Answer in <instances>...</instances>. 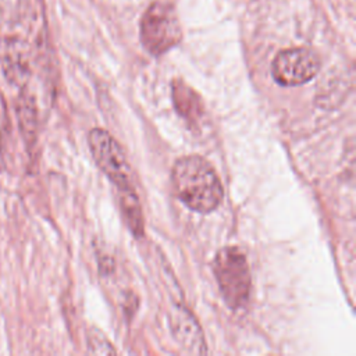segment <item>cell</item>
<instances>
[{"label": "cell", "instance_id": "1", "mask_svg": "<svg viewBox=\"0 0 356 356\" xmlns=\"http://www.w3.org/2000/svg\"><path fill=\"white\" fill-rule=\"evenodd\" d=\"M171 182L178 199L191 210L210 213L224 197V189L211 164L197 154L178 159L171 171Z\"/></svg>", "mask_w": 356, "mask_h": 356}, {"label": "cell", "instance_id": "2", "mask_svg": "<svg viewBox=\"0 0 356 356\" xmlns=\"http://www.w3.org/2000/svg\"><path fill=\"white\" fill-rule=\"evenodd\" d=\"M213 271L227 306L232 310L243 307L249 300L252 288L245 253L236 246L220 249L213 261Z\"/></svg>", "mask_w": 356, "mask_h": 356}, {"label": "cell", "instance_id": "3", "mask_svg": "<svg viewBox=\"0 0 356 356\" xmlns=\"http://www.w3.org/2000/svg\"><path fill=\"white\" fill-rule=\"evenodd\" d=\"M143 47L153 56H161L181 42L182 31L172 4L154 1L143 13L139 28Z\"/></svg>", "mask_w": 356, "mask_h": 356}, {"label": "cell", "instance_id": "4", "mask_svg": "<svg viewBox=\"0 0 356 356\" xmlns=\"http://www.w3.org/2000/svg\"><path fill=\"white\" fill-rule=\"evenodd\" d=\"M89 149L97 167L118 189L132 188L131 165L120 143L102 128H93L88 135Z\"/></svg>", "mask_w": 356, "mask_h": 356}, {"label": "cell", "instance_id": "5", "mask_svg": "<svg viewBox=\"0 0 356 356\" xmlns=\"http://www.w3.org/2000/svg\"><path fill=\"white\" fill-rule=\"evenodd\" d=\"M321 61L316 51L307 47L281 50L271 63L274 81L281 86H299L313 79L320 71Z\"/></svg>", "mask_w": 356, "mask_h": 356}, {"label": "cell", "instance_id": "6", "mask_svg": "<svg viewBox=\"0 0 356 356\" xmlns=\"http://www.w3.org/2000/svg\"><path fill=\"white\" fill-rule=\"evenodd\" d=\"M174 338L191 353H206V343L202 330L193 316L184 307L178 306L170 318Z\"/></svg>", "mask_w": 356, "mask_h": 356}, {"label": "cell", "instance_id": "7", "mask_svg": "<svg viewBox=\"0 0 356 356\" xmlns=\"http://www.w3.org/2000/svg\"><path fill=\"white\" fill-rule=\"evenodd\" d=\"M172 102L177 111L186 120L196 121L203 114L202 99L181 79H175L172 82Z\"/></svg>", "mask_w": 356, "mask_h": 356}, {"label": "cell", "instance_id": "8", "mask_svg": "<svg viewBox=\"0 0 356 356\" xmlns=\"http://www.w3.org/2000/svg\"><path fill=\"white\" fill-rule=\"evenodd\" d=\"M120 191V207L121 214L135 236H142L143 234V214L140 209L139 199L134 191V188L118 189Z\"/></svg>", "mask_w": 356, "mask_h": 356}, {"label": "cell", "instance_id": "9", "mask_svg": "<svg viewBox=\"0 0 356 356\" xmlns=\"http://www.w3.org/2000/svg\"><path fill=\"white\" fill-rule=\"evenodd\" d=\"M35 104L29 96H21L18 103V117L21 122V128L24 131V135H31L35 128L36 122V113H35Z\"/></svg>", "mask_w": 356, "mask_h": 356}]
</instances>
